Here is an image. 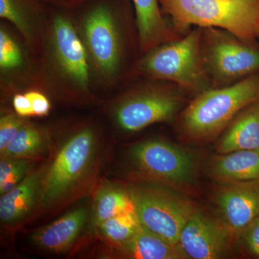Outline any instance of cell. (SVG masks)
Returning a JSON list of instances; mask_svg holds the SVG:
<instances>
[{"instance_id":"6da1fadb","label":"cell","mask_w":259,"mask_h":259,"mask_svg":"<svg viewBox=\"0 0 259 259\" xmlns=\"http://www.w3.org/2000/svg\"><path fill=\"white\" fill-rule=\"evenodd\" d=\"M129 0H88L73 11L92 75L105 85L119 79L125 53L124 19Z\"/></svg>"},{"instance_id":"7a4b0ae2","label":"cell","mask_w":259,"mask_h":259,"mask_svg":"<svg viewBox=\"0 0 259 259\" xmlns=\"http://www.w3.org/2000/svg\"><path fill=\"white\" fill-rule=\"evenodd\" d=\"M177 28L223 29L252 42L259 32V0H159Z\"/></svg>"},{"instance_id":"3957f363","label":"cell","mask_w":259,"mask_h":259,"mask_svg":"<svg viewBox=\"0 0 259 259\" xmlns=\"http://www.w3.org/2000/svg\"><path fill=\"white\" fill-rule=\"evenodd\" d=\"M48 21L47 61L53 79L67 91L88 95L93 75L72 10L51 7Z\"/></svg>"},{"instance_id":"277c9868","label":"cell","mask_w":259,"mask_h":259,"mask_svg":"<svg viewBox=\"0 0 259 259\" xmlns=\"http://www.w3.org/2000/svg\"><path fill=\"white\" fill-rule=\"evenodd\" d=\"M259 102V72L226 88L204 90L182 115L186 132L195 139L211 138L242 110Z\"/></svg>"},{"instance_id":"5b68a950","label":"cell","mask_w":259,"mask_h":259,"mask_svg":"<svg viewBox=\"0 0 259 259\" xmlns=\"http://www.w3.org/2000/svg\"><path fill=\"white\" fill-rule=\"evenodd\" d=\"M97 149L96 132L90 126H83L69 135L49 161L39 204L50 207L69 197L93 168Z\"/></svg>"},{"instance_id":"8992f818","label":"cell","mask_w":259,"mask_h":259,"mask_svg":"<svg viewBox=\"0 0 259 259\" xmlns=\"http://www.w3.org/2000/svg\"><path fill=\"white\" fill-rule=\"evenodd\" d=\"M202 28L180 40H170L146 52L139 69L153 79L167 80L190 90L207 85V74L202 52Z\"/></svg>"},{"instance_id":"52a82bcc","label":"cell","mask_w":259,"mask_h":259,"mask_svg":"<svg viewBox=\"0 0 259 259\" xmlns=\"http://www.w3.org/2000/svg\"><path fill=\"white\" fill-rule=\"evenodd\" d=\"M130 196L141 225L174 244L193 214L188 199L156 182L138 181L129 186Z\"/></svg>"},{"instance_id":"ba28073f","label":"cell","mask_w":259,"mask_h":259,"mask_svg":"<svg viewBox=\"0 0 259 259\" xmlns=\"http://www.w3.org/2000/svg\"><path fill=\"white\" fill-rule=\"evenodd\" d=\"M201 44L207 74L218 83L241 80L259 72V50L231 32L202 28Z\"/></svg>"},{"instance_id":"9c48e42d","label":"cell","mask_w":259,"mask_h":259,"mask_svg":"<svg viewBox=\"0 0 259 259\" xmlns=\"http://www.w3.org/2000/svg\"><path fill=\"white\" fill-rule=\"evenodd\" d=\"M180 105V97L171 90L148 87L122 97L114 109V118L121 129L136 132L171 120Z\"/></svg>"},{"instance_id":"30bf717a","label":"cell","mask_w":259,"mask_h":259,"mask_svg":"<svg viewBox=\"0 0 259 259\" xmlns=\"http://www.w3.org/2000/svg\"><path fill=\"white\" fill-rule=\"evenodd\" d=\"M135 165L154 180L174 185L190 182L194 175L192 156L185 150L161 140H148L131 150Z\"/></svg>"},{"instance_id":"8fae6325","label":"cell","mask_w":259,"mask_h":259,"mask_svg":"<svg viewBox=\"0 0 259 259\" xmlns=\"http://www.w3.org/2000/svg\"><path fill=\"white\" fill-rule=\"evenodd\" d=\"M180 244L189 258H223L229 248V232L217 221L195 210L181 233Z\"/></svg>"},{"instance_id":"7c38bea8","label":"cell","mask_w":259,"mask_h":259,"mask_svg":"<svg viewBox=\"0 0 259 259\" xmlns=\"http://www.w3.org/2000/svg\"><path fill=\"white\" fill-rule=\"evenodd\" d=\"M217 202L228 229L241 233L259 216V180L227 186L218 192Z\"/></svg>"},{"instance_id":"4fadbf2b","label":"cell","mask_w":259,"mask_h":259,"mask_svg":"<svg viewBox=\"0 0 259 259\" xmlns=\"http://www.w3.org/2000/svg\"><path fill=\"white\" fill-rule=\"evenodd\" d=\"M49 162L33 169L15 188L0 198V220L5 226L23 222L39 202L42 181Z\"/></svg>"},{"instance_id":"5bb4252c","label":"cell","mask_w":259,"mask_h":259,"mask_svg":"<svg viewBox=\"0 0 259 259\" xmlns=\"http://www.w3.org/2000/svg\"><path fill=\"white\" fill-rule=\"evenodd\" d=\"M51 8L44 0H0V17L13 23L35 49L40 47V23H47Z\"/></svg>"},{"instance_id":"9a60e30c","label":"cell","mask_w":259,"mask_h":259,"mask_svg":"<svg viewBox=\"0 0 259 259\" xmlns=\"http://www.w3.org/2000/svg\"><path fill=\"white\" fill-rule=\"evenodd\" d=\"M88 220V209L78 207L34 231L31 241L40 249L51 253H62L74 244Z\"/></svg>"},{"instance_id":"2e32d148","label":"cell","mask_w":259,"mask_h":259,"mask_svg":"<svg viewBox=\"0 0 259 259\" xmlns=\"http://www.w3.org/2000/svg\"><path fill=\"white\" fill-rule=\"evenodd\" d=\"M134 5L140 48L143 52L170 40L174 32L165 21L159 0H131Z\"/></svg>"},{"instance_id":"e0dca14e","label":"cell","mask_w":259,"mask_h":259,"mask_svg":"<svg viewBox=\"0 0 259 259\" xmlns=\"http://www.w3.org/2000/svg\"><path fill=\"white\" fill-rule=\"evenodd\" d=\"M130 258L180 259L189 258L180 244H174L141 225L131 239L116 247Z\"/></svg>"},{"instance_id":"ac0fdd59","label":"cell","mask_w":259,"mask_h":259,"mask_svg":"<svg viewBox=\"0 0 259 259\" xmlns=\"http://www.w3.org/2000/svg\"><path fill=\"white\" fill-rule=\"evenodd\" d=\"M259 148V102L238 114L218 146V152L226 154Z\"/></svg>"},{"instance_id":"d6986e66","label":"cell","mask_w":259,"mask_h":259,"mask_svg":"<svg viewBox=\"0 0 259 259\" xmlns=\"http://www.w3.org/2000/svg\"><path fill=\"white\" fill-rule=\"evenodd\" d=\"M213 175L226 182H250L259 180V148L226 153L213 163Z\"/></svg>"},{"instance_id":"ffe728a7","label":"cell","mask_w":259,"mask_h":259,"mask_svg":"<svg viewBox=\"0 0 259 259\" xmlns=\"http://www.w3.org/2000/svg\"><path fill=\"white\" fill-rule=\"evenodd\" d=\"M134 209L127 189L107 182L99 188L95 195L92 222L97 228L110 218Z\"/></svg>"},{"instance_id":"44dd1931","label":"cell","mask_w":259,"mask_h":259,"mask_svg":"<svg viewBox=\"0 0 259 259\" xmlns=\"http://www.w3.org/2000/svg\"><path fill=\"white\" fill-rule=\"evenodd\" d=\"M49 144L48 136L42 129L25 122L0 154L1 158L32 159L45 152Z\"/></svg>"},{"instance_id":"7402d4cb","label":"cell","mask_w":259,"mask_h":259,"mask_svg":"<svg viewBox=\"0 0 259 259\" xmlns=\"http://www.w3.org/2000/svg\"><path fill=\"white\" fill-rule=\"evenodd\" d=\"M141 226L134 209L110 218L97 227V230L105 241L116 248L131 239Z\"/></svg>"},{"instance_id":"603a6c76","label":"cell","mask_w":259,"mask_h":259,"mask_svg":"<svg viewBox=\"0 0 259 259\" xmlns=\"http://www.w3.org/2000/svg\"><path fill=\"white\" fill-rule=\"evenodd\" d=\"M35 163L26 158H1L0 195L15 188L34 169Z\"/></svg>"},{"instance_id":"cb8c5ba5","label":"cell","mask_w":259,"mask_h":259,"mask_svg":"<svg viewBox=\"0 0 259 259\" xmlns=\"http://www.w3.org/2000/svg\"><path fill=\"white\" fill-rule=\"evenodd\" d=\"M21 49L14 38L5 29L0 30V67L3 71H10L23 65Z\"/></svg>"},{"instance_id":"d4e9b609","label":"cell","mask_w":259,"mask_h":259,"mask_svg":"<svg viewBox=\"0 0 259 259\" xmlns=\"http://www.w3.org/2000/svg\"><path fill=\"white\" fill-rule=\"evenodd\" d=\"M24 117L18 114H5L0 117V153L3 152L21 126L25 123Z\"/></svg>"},{"instance_id":"484cf974","label":"cell","mask_w":259,"mask_h":259,"mask_svg":"<svg viewBox=\"0 0 259 259\" xmlns=\"http://www.w3.org/2000/svg\"><path fill=\"white\" fill-rule=\"evenodd\" d=\"M242 240L252 254L259 258V216L241 231Z\"/></svg>"},{"instance_id":"4316f807","label":"cell","mask_w":259,"mask_h":259,"mask_svg":"<svg viewBox=\"0 0 259 259\" xmlns=\"http://www.w3.org/2000/svg\"><path fill=\"white\" fill-rule=\"evenodd\" d=\"M31 102L34 116L44 117L49 115L51 103L46 95L38 91H30L25 93Z\"/></svg>"},{"instance_id":"83f0119b","label":"cell","mask_w":259,"mask_h":259,"mask_svg":"<svg viewBox=\"0 0 259 259\" xmlns=\"http://www.w3.org/2000/svg\"><path fill=\"white\" fill-rule=\"evenodd\" d=\"M13 107L16 114L22 117L34 116L31 102L25 94L15 95L13 100Z\"/></svg>"},{"instance_id":"f1b7e54d","label":"cell","mask_w":259,"mask_h":259,"mask_svg":"<svg viewBox=\"0 0 259 259\" xmlns=\"http://www.w3.org/2000/svg\"><path fill=\"white\" fill-rule=\"evenodd\" d=\"M44 1L52 8L74 10L79 8L88 0H44Z\"/></svg>"},{"instance_id":"f546056e","label":"cell","mask_w":259,"mask_h":259,"mask_svg":"<svg viewBox=\"0 0 259 259\" xmlns=\"http://www.w3.org/2000/svg\"><path fill=\"white\" fill-rule=\"evenodd\" d=\"M258 38H259V32H258Z\"/></svg>"}]
</instances>
